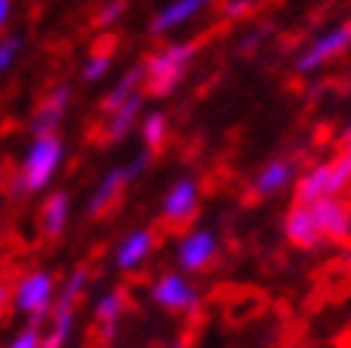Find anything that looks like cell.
Listing matches in <instances>:
<instances>
[{
	"label": "cell",
	"mask_w": 351,
	"mask_h": 348,
	"mask_svg": "<svg viewBox=\"0 0 351 348\" xmlns=\"http://www.w3.org/2000/svg\"><path fill=\"white\" fill-rule=\"evenodd\" d=\"M252 3H254V0H232V3L226 6V14H229V17H240V14L249 12Z\"/></svg>",
	"instance_id": "484cf974"
},
{
	"label": "cell",
	"mask_w": 351,
	"mask_h": 348,
	"mask_svg": "<svg viewBox=\"0 0 351 348\" xmlns=\"http://www.w3.org/2000/svg\"><path fill=\"white\" fill-rule=\"evenodd\" d=\"M149 160H152V151H149V149H146L143 154H137V158H134V160H132V163L126 166V174H129V180H134L137 174H140V171H143V169L149 166Z\"/></svg>",
	"instance_id": "d4e9b609"
},
{
	"label": "cell",
	"mask_w": 351,
	"mask_h": 348,
	"mask_svg": "<svg viewBox=\"0 0 351 348\" xmlns=\"http://www.w3.org/2000/svg\"><path fill=\"white\" fill-rule=\"evenodd\" d=\"M140 132H143V143H146V149H149V151H157V149L163 146L166 134H169V120H166V114H163V112H152V114H146V120H143V126H140Z\"/></svg>",
	"instance_id": "ffe728a7"
},
{
	"label": "cell",
	"mask_w": 351,
	"mask_h": 348,
	"mask_svg": "<svg viewBox=\"0 0 351 348\" xmlns=\"http://www.w3.org/2000/svg\"><path fill=\"white\" fill-rule=\"evenodd\" d=\"M351 46V23H343L337 29H331L328 34H323V38H317L308 49H306V55L297 60V69L300 72H314L320 63H326L328 58H335L340 55V51Z\"/></svg>",
	"instance_id": "8992f818"
},
{
	"label": "cell",
	"mask_w": 351,
	"mask_h": 348,
	"mask_svg": "<svg viewBox=\"0 0 351 348\" xmlns=\"http://www.w3.org/2000/svg\"><path fill=\"white\" fill-rule=\"evenodd\" d=\"M286 237L300 249H314L323 240L317 223H314V214L308 206H291L286 214Z\"/></svg>",
	"instance_id": "30bf717a"
},
{
	"label": "cell",
	"mask_w": 351,
	"mask_h": 348,
	"mask_svg": "<svg viewBox=\"0 0 351 348\" xmlns=\"http://www.w3.org/2000/svg\"><path fill=\"white\" fill-rule=\"evenodd\" d=\"M43 343V334H40V328L38 325H26L21 334H17L6 348H40Z\"/></svg>",
	"instance_id": "cb8c5ba5"
},
{
	"label": "cell",
	"mask_w": 351,
	"mask_h": 348,
	"mask_svg": "<svg viewBox=\"0 0 351 348\" xmlns=\"http://www.w3.org/2000/svg\"><path fill=\"white\" fill-rule=\"evenodd\" d=\"M152 249H154V234H152L149 229H137V232H132V234L123 237V243L117 246V251H114V266H117L120 271H134V269L152 254Z\"/></svg>",
	"instance_id": "8fae6325"
},
{
	"label": "cell",
	"mask_w": 351,
	"mask_h": 348,
	"mask_svg": "<svg viewBox=\"0 0 351 348\" xmlns=\"http://www.w3.org/2000/svg\"><path fill=\"white\" fill-rule=\"evenodd\" d=\"M311 214L314 223L323 237L335 240V243H346V217H348V206L340 197H323L317 203H311Z\"/></svg>",
	"instance_id": "ba28073f"
},
{
	"label": "cell",
	"mask_w": 351,
	"mask_h": 348,
	"mask_svg": "<svg viewBox=\"0 0 351 348\" xmlns=\"http://www.w3.org/2000/svg\"><path fill=\"white\" fill-rule=\"evenodd\" d=\"M206 3H208V0H171L166 9L157 12V17L152 21L149 32L152 34H163V32H169L174 26H180V23L191 21V17H195L200 9H206Z\"/></svg>",
	"instance_id": "9a60e30c"
},
{
	"label": "cell",
	"mask_w": 351,
	"mask_h": 348,
	"mask_svg": "<svg viewBox=\"0 0 351 348\" xmlns=\"http://www.w3.org/2000/svg\"><path fill=\"white\" fill-rule=\"evenodd\" d=\"M9 297H12V291H9V286H6V283H0V308H3V306L9 303Z\"/></svg>",
	"instance_id": "83f0119b"
},
{
	"label": "cell",
	"mask_w": 351,
	"mask_h": 348,
	"mask_svg": "<svg viewBox=\"0 0 351 348\" xmlns=\"http://www.w3.org/2000/svg\"><path fill=\"white\" fill-rule=\"evenodd\" d=\"M294 174V166L289 160H271L260 169L257 180H254V191L257 195H277L280 188H286Z\"/></svg>",
	"instance_id": "ac0fdd59"
},
{
	"label": "cell",
	"mask_w": 351,
	"mask_h": 348,
	"mask_svg": "<svg viewBox=\"0 0 351 348\" xmlns=\"http://www.w3.org/2000/svg\"><path fill=\"white\" fill-rule=\"evenodd\" d=\"M21 51H23V38L21 34H9V38L0 40V77L12 69V63L17 60Z\"/></svg>",
	"instance_id": "7402d4cb"
},
{
	"label": "cell",
	"mask_w": 351,
	"mask_h": 348,
	"mask_svg": "<svg viewBox=\"0 0 351 348\" xmlns=\"http://www.w3.org/2000/svg\"><path fill=\"white\" fill-rule=\"evenodd\" d=\"M12 303L21 314L32 317V325H38L55 306V277L49 271H29L14 283Z\"/></svg>",
	"instance_id": "3957f363"
},
{
	"label": "cell",
	"mask_w": 351,
	"mask_h": 348,
	"mask_svg": "<svg viewBox=\"0 0 351 348\" xmlns=\"http://www.w3.org/2000/svg\"><path fill=\"white\" fill-rule=\"evenodd\" d=\"M343 143H351V123L346 126V134H343Z\"/></svg>",
	"instance_id": "f546056e"
},
{
	"label": "cell",
	"mask_w": 351,
	"mask_h": 348,
	"mask_svg": "<svg viewBox=\"0 0 351 348\" xmlns=\"http://www.w3.org/2000/svg\"><path fill=\"white\" fill-rule=\"evenodd\" d=\"M69 208H72V200H69L66 191H51L46 197L43 208H40V225H43V234L49 240H58L69 223Z\"/></svg>",
	"instance_id": "4fadbf2b"
},
{
	"label": "cell",
	"mask_w": 351,
	"mask_h": 348,
	"mask_svg": "<svg viewBox=\"0 0 351 348\" xmlns=\"http://www.w3.org/2000/svg\"><path fill=\"white\" fill-rule=\"evenodd\" d=\"M9 17H12V0H0V32L6 29Z\"/></svg>",
	"instance_id": "4316f807"
},
{
	"label": "cell",
	"mask_w": 351,
	"mask_h": 348,
	"mask_svg": "<svg viewBox=\"0 0 351 348\" xmlns=\"http://www.w3.org/2000/svg\"><path fill=\"white\" fill-rule=\"evenodd\" d=\"M69 100H72V86H66V83H60L58 89L49 92V97L34 109V114L29 120V132H32L34 140H38V137L58 134V126H60V120L66 114Z\"/></svg>",
	"instance_id": "5b68a950"
},
{
	"label": "cell",
	"mask_w": 351,
	"mask_h": 348,
	"mask_svg": "<svg viewBox=\"0 0 351 348\" xmlns=\"http://www.w3.org/2000/svg\"><path fill=\"white\" fill-rule=\"evenodd\" d=\"M152 300L157 306L169 308V311H195L200 306V294H197L195 286L186 280V277L169 271V274H163V277H157L154 280Z\"/></svg>",
	"instance_id": "277c9868"
},
{
	"label": "cell",
	"mask_w": 351,
	"mask_h": 348,
	"mask_svg": "<svg viewBox=\"0 0 351 348\" xmlns=\"http://www.w3.org/2000/svg\"><path fill=\"white\" fill-rule=\"evenodd\" d=\"M346 240H351V206H348V217H346Z\"/></svg>",
	"instance_id": "f1b7e54d"
},
{
	"label": "cell",
	"mask_w": 351,
	"mask_h": 348,
	"mask_svg": "<svg viewBox=\"0 0 351 348\" xmlns=\"http://www.w3.org/2000/svg\"><path fill=\"white\" fill-rule=\"evenodd\" d=\"M95 317L103 325V334L112 340L114 332H117V323L123 317V294L120 291H106L103 294V297L97 300V306H95Z\"/></svg>",
	"instance_id": "d6986e66"
},
{
	"label": "cell",
	"mask_w": 351,
	"mask_h": 348,
	"mask_svg": "<svg viewBox=\"0 0 351 348\" xmlns=\"http://www.w3.org/2000/svg\"><path fill=\"white\" fill-rule=\"evenodd\" d=\"M126 0H106V3L100 6V12L95 14V26H112V23H117L123 14H126Z\"/></svg>",
	"instance_id": "603a6c76"
},
{
	"label": "cell",
	"mask_w": 351,
	"mask_h": 348,
	"mask_svg": "<svg viewBox=\"0 0 351 348\" xmlns=\"http://www.w3.org/2000/svg\"><path fill=\"white\" fill-rule=\"evenodd\" d=\"M109 69H112V51H95L83 66V80L97 83V80H103L109 75Z\"/></svg>",
	"instance_id": "44dd1931"
},
{
	"label": "cell",
	"mask_w": 351,
	"mask_h": 348,
	"mask_svg": "<svg viewBox=\"0 0 351 348\" xmlns=\"http://www.w3.org/2000/svg\"><path fill=\"white\" fill-rule=\"evenodd\" d=\"M146 80V63H137V66H132L126 75H123L117 83H114V89L103 97V103H100V112L103 114H112V112H117L123 103H126L132 95H137L140 92V83Z\"/></svg>",
	"instance_id": "5bb4252c"
},
{
	"label": "cell",
	"mask_w": 351,
	"mask_h": 348,
	"mask_svg": "<svg viewBox=\"0 0 351 348\" xmlns=\"http://www.w3.org/2000/svg\"><path fill=\"white\" fill-rule=\"evenodd\" d=\"M328 183H331V163L314 166L308 174H303L300 183H297V191H294L297 206H311V203L328 197Z\"/></svg>",
	"instance_id": "2e32d148"
},
{
	"label": "cell",
	"mask_w": 351,
	"mask_h": 348,
	"mask_svg": "<svg viewBox=\"0 0 351 348\" xmlns=\"http://www.w3.org/2000/svg\"><path fill=\"white\" fill-rule=\"evenodd\" d=\"M195 55V43H174L146 60V89L154 97H166L178 89V83L186 75V63Z\"/></svg>",
	"instance_id": "7a4b0ae2"
},
{
	"label": "cell",
	"mask_w": 351,
	"mask_h": 348,
	"mask_svg": "<svg viewBox=\"0 0 351 348\" xmlns=\"http://www.w3.org/2000/svg\"><path fill=\"white\" fill-rule=\"evenodd\" d=\"M140 109H143V92L132 95L117 112L109 114V120H106V140L109 143H120L123 137L134 129V120H137Z\"/></svg>",
	"instance_id": "e0dca14e"
},
{
	"label": "cell",
	"mask_w": 351,
	"mask_h": 348,
	"mask_svg": "<svg viewBox=\"0 0 351 348\" xmlns=\"http://www.w3.org/2000/svg\"><path fill=\"white\" fill-rule=\"evenodd\" d=\"M129 183V174H126V166H120V169H112L106 177H103L95 188V195L89 197V206H86V214L89 217H100L106 208L117 200V195L123 191V186Z\"/></svg>",
	"instance_id": "7c38bea8"
},
{
	"label": "cell",
	"mask_w": 351,
	"mask_h": 348,
	"mask_svg": "<svg viewBox=\"0 0 351 348\" xmlns=\"http://www.w3.org/2000/svg\"><path fill=\"white\" fill-rule=\"evenodd\" d=\"M171 348H186V343H174V345H171Z\"/></svg>",
	"instance_id": "4dcf8cb0"
},
{
	"label": "cell",
	"mask_w": 351,
	"mask_h": 348,
	"mask_svg": "<svg viewBox=\"0 0 351 348\" xmlns=\"http://www.w3.org/2000/svg\"><path fill=\"white\" fill-rule=\"evenodd\" d=\"M63 137L60 134H49V137H38L32 140L26 158L21 163V171L14 177V195H38L43 191L51 177L58 174L60 160H63Z\"/></svg>",
	"instance_id": "6da1fadb"
},
{
	"label": "cell",
	"mask_w": 351,
	"mask_h": 348,
	"mask_svg": "<svg viewBox=\"0 0 351 348\" xmlns=\"http://www.w3.org/2000/svg\"><path fill=\"white\" fill-rule=\"evenodd\" d=\"M215 254H217V237L212 232L200 229L183 237V243L178 246V263L186 271H200L212 263Z\"/></svg>",
	"instance_id": "52a82bcc"
},
{
	"label": "cell",
	"mask_w": 351,
	"mask_h": 348,
	"mask_svg": "<svg viewBox=\"0 0 351 348\" xmlns=\"http://www.w3.org/2000/svg\"><path fill=\"white\" fill-rule=\"evenodd\" d=\"M197 200H200L197 180H191V177L178 180V183L169 188V195H166V200H163V214H166V220H171V223H186V220H191V214L197 212Z\"/></svg>",
	"instance_id": "9c48e42d"
}]
</instances>
